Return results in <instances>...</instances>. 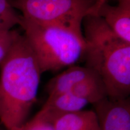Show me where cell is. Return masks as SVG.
Masks as SVG:
<instances>
[{"instance_id":"3957f363","label":"cell","mask_w":130,"mask_h":130,"mask_svg":"<svg viewBox=\"0 0 130 130\" xmlns=\"http://www.w3.org/2000/svg\"><path fill=\"white\" fill-rule=\"evenodd\" d=\"M21 27L42 74L74 66L84 57L85 42L82 28L23 18Z\"/></svg>"},{"instance_id":"9c48e42d","label":"cell","mask_w":130,"mask_h":130,"mask_svg":"<svg viewBox=\"0 0 130 130\" xmlns=\"http://www.w3.org/2000/svg\"><path fill=\"white\" fill-rule=\"evenodd\" d=\"M55 130H100L93 110H81L58 119Z\"/></svg>"},{"instance_id":"30bf717a","label":"cell","mask_w":130,"mask_h":130,"mask_svg":"<svg viewBox=\"0 0 130 130\" xmlns=\"http://www.w3.org/2000/svg\"><path fill=\"white\" fill-rule=\"evenodd\" d=\"M69 92L92 105L107 97L104 84L98 75L81 81Z\"/></svg>"},{"instance_id":"8fae6325","label":"cell","mask_w":130,"mask_h":130,"mask_svg":"<svg viewBox=\"0 0 130 130\" xmlns=\"http://www.w3.org/2000/svg\"><path fill=\"white\" fill-rule=\"evenodd\" d=\"M22 21V16L10 0H0V31L12 30L15 26H21Z\"/></svg>"},{"instance_id":"4fadbf2b","label":"cell","mask_w":130,"mask_h":130,"mask_svg":"<svg viewBox=\"0 0 130 130\" xmlns=\"http://www.w3.org/2000/svg\"><path fill=\"white\" fill-rule=\"evenodd\" d=\"M19 33L15 30L0 31V64L7 56Z\"/></svg>"},{"instance_id":"52a82bcc","label":"cell","mask_w":130,"mask_h":130,"mask_svg":"<svg viewBox=\"0 0 130 130\" xmlns=\"http://www.w3.org/2000/svg\"><path fill=\"white\" fill-rule=\"evenodd\" d=\"M87 104H89L85 100L69 92L48 97L39 112L51 121L56 123L61 117L83 110Z\"/></svg>"},{"instance_id":"7c38bea8","label":"cell","mask_w":130,"mask_h":130,"mask_svg":"<svg viewBox=\"0 0 130 130\" xmlns=\"http://www.w3.org/2000/svg\"><path fill=\"white\" fill-rule=\"evenodd\" d=\"M55 125L39 111L30 121L12 130H55Z\"/></svg>"},{"instance_id":"277c9868","label":"cell","mask_w":130,"mask_h":130,"mask_svg":"<svg viewBox=\"0 0 130 130\" xmlns=\"http://www.w3.org/2000/svg\"><path fill=\"white\" fill-rule=\"evenodd\" d=\"M10 1L26 20L82 28L84 18L96 12L98 0Z\"/></svg>"},{"instance_id":"5b68a950","label":"cell","mask_w":130,"mask_h":130,"mask_svg":"<svg viewBox=\"0 0 130 130\" xmlns=\"http://www.w3.org/2000/svg\"><path fill=\"white\" fill-rule=\"evenodd\" d=\"M93 105L100 130H130L129 98L113 100L107 97Z\"/></svg>"},{"instance_id":"6da1fadb","label":"cell","mask_w":130,"mask_h":130,"mask_svg":"<svg viewBox=\"0 0 130 130\" xmlns=\"http://www.w3.org/2000/svg\"><path fill=\"white\" fill-rule=\"evenodd\" d=\"M0 67V121L12 130L27 121L36 102L42 72L20 34Z\"/></svg>"},{"instance_id":"ba28073f","label":"cell","mask_w":130,"mask_h":130,"mask_svg":"<svg viewBox=\"0 0 130 130\" xmlns=\"http://www.w3.org/2000/svg\"><path fill=\"white\" fill-rule=\"evenodd\" d=\"M95 75L97 74L86 66H70L48 81L46 92L48 97L67 93L81 81Z\"/></svg>"},{"instance_id":"8992f818","label":"cell","mask_w":130,"mask_h":130,"mask_svg":"<svg viewBox=\"0 0 130 130\" xmlns=\"http://www.w3.org/2000/svg\"><path fill=\"white\" fill-rule=\"evenodd\" d=\"M95 14L103 19L117 36L130 43V0H117L114 6L107 1Z\"/></svg>"},{"instance_id":"7a4b0ae2","label":"cell","mask_w":130,"mask_h":130,"mask_svg":"<svg viewBox=\"0 0 130 130\" xmlns=\"http://www.w3.org/2000/svg\"><path fill=\"white\" fill-rule=\"evenodd\" d=\"M82 25L85 66L101 78L107 97L113 100L129 98L130 43L117 36L97 14L87 15Z\"/></svg>"},{"instance_id":"5bb4252c","label":"cell","mask_w":130,"mask_h":130,"mask_svg":"<svg viewBox=\"0 0 130 130\" xmlns=\"http://www.w3.org/2000/svg\"><path fill=\"white\" fill-rule=\"evenodd\" d=\"M107 0H98V9L100 8V6H101L102 4H104V3L107 2ZM98 9H97V10H98ZM96 12H97V11H96Z\"/></svg>"}]
</instances>
